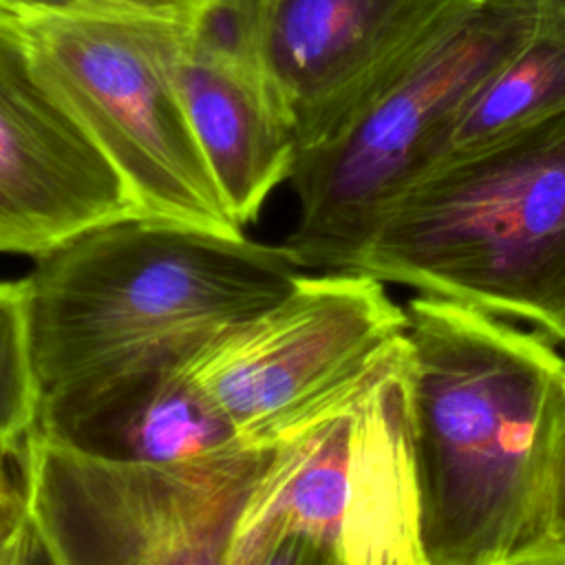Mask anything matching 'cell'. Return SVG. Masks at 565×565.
I'll return each instance as SVG.
<instances>
[{
	"label": "cell",
	"instance_id": "obj_3",
	"mask_svg": "<svg viewBox=\"0 0 565 565\" xmlns=\"http://www.w3.org/2000/svg\"><path fill=\"white\" fill-rule=\"evenodd\" d=\"M349 271L552 333L565 318V110L441 161Z\"/></svg>",
	"mask_w": 565,
	"mask_h": 565
},
{
	"label": "cell",
	"instance_id": "obj_15",
	"mask_svg": "<svg viewBox=\"0 0 565 565\" xmlns=\"http://www.w3.org/2000/svg\"><path fill=\"white\" fill-rule=\"evenodd\" d=\"M227 565H338L327 547L294 532H260L232 539Z\"/></svg>",
	"mask_w": 565,
	"mask_h": 565
},
{
	"label": "cell",
	"instance_id": "obj_6",
	"mask_svg": "<svg viewBox=\"0 0 565 565\" xmlns=\"http://www.w3.org/2000/svg\"><path fill=\"white\" fill-rule=\"evenodd\" d=\"M260 532L309 536L338 565H430L404 333L344 399L274 448L232 539Z\"/></svg>",
	"mask_w": 565,
	"mask_h": 565
},
{
	"label": "cell",
	"instance_id": "obj_11",
	"mask_svg": "<svg viewBox=\"0 0 565 565\" xmlns=\"http://www.w3.org/2000/svg\"><path fill=\"white\" fill-rule=\"evenodd\" d=\"M174 68L199 148L245 230L287 183L298 152L291 117L254 40L252 0H212L185 15Z\"/></svg>",
	"mask_w": 565,
	"mask_h": 565
},
{
	"label": "cell",
	"instance_id": "obj_14",
	"mask_svg": "<svg viewBox=\"0 0 565 565\" xmlns=\"http://www.w3.org/2000/svg\"><path fill=\"white\" fill-rule=\"evenodd\" d=\"M40 422L24 278H0V450L15 463Z\"/></svg>",
	"mask_w": 565,
	"mask_h": 565
},
{
	"label": "cell",
	"instance_id": "obj_18",
	"mask_svg": "<svg viewBox=\"0 0 565 565\" xmlns=\"http://www.w3.org/2000/svg\"><path fill=\"white\" fill-rule=\"evenodd\" d=\"M75 9H115V7H106L97 0H0V13L13 15L22 22L38 15H46V13L75 11Z\"/></svg>",
	"mask_w": 565,
	"mask_h": 565
},
{
	"label": "cell",
	"instance_id": "obj_20",
	"mask_svg": "<svg viewBox=\"0 0 565 565\" xmlns=\"http://www.w3.org/2000/svg\"><path fill=\"white\" fill-rule=\"evenodd\" d=\"M0 565H49L31 521L4 550H0Z\"/></svg>",
	"mask_w": 565,
	"mask_h": 565
},
{
	"label": "cell",
	"instance_id": "obj_23",
	"mask_svg": "<svg viewBox=\"0 0 565 565\" xmlns=\"http://www.w3.org/2000/svg\"><path fill=\"white\" fill-rule=\"evenodd\" d=\"M0 466H13V461L2 450H0Z\"/></svg>",
	"mask_w": 565,
	"mask_h": 565
},
{
	"label": "cell",
	"instance_id": "obj_8",
	"mask_svg": "<svg viewBox=\"0 0 565 565\" xmlns=\"http://www.w3.org/2000/svg\"><path fill=\"white\" fill-rule=\"evenodd\" d=\"M404 305L351 271H300L285 296L183 369L245 448L269 450L344 399L402 338Z\"/></svg>",
	"mask_w": 565,
	"mask_h": 565
},
{
	"label": "cell",
	"instance_id": "obj_22",
	"mask_svg": "<svg viewBox=\"0 0 565 565\" xmlns=\"http://www.w3.org/2000/svg\"><path fill=\"white\" fill-rule=\"evenodd\" d=\"M550 335H552L561 347H565V318L556 322V327L552 329V333H550Z\"/></svg>",
	"mask_w": 565,
	"mask_h": 565
},
{
	"label": "cell",
	"instance_id": "obj_16",
	"mask_svg": "<svg viewBox=\"0 0 565 565\" xmlns=\"http://www.w3.org/2000/svg\"><path fill=\"white\" fill-rule=\"evenodd\" d=\"M29 525L26 499L15 466H0V550Z\"/></svg>",
	"mask_w": 565,
	"mask_h": 565
},
{
	"label": "cell",
	"instance_id": "obj_10",
	"mask_svg": "<svg viewBox=\"0 0 565 565\" xmlns=\"http://www.w3.org/2000/svg\"><path fill=\"white\" fill-rule=\"evenodd\" d=\"M128 216L141 214L42 73L22 20L0 13V256L35 260Z\"/></svg>",
	"mask_w": 565,
	"mask_h": 565
},
{
	"label": "cell",
	"instance_id": "obj_9",
	"mask_svg": "<svg viewBox=\"0 0 565 565\" xmlns=\"http://www.w3.org/2000/svg\"><path fill=\"white\" fill-rule=\"evenodd\" d=\"M468 0H252L260 60L298 152L382 93Z\"/></svg>",
	"mask_w": 565,
	"mask_h": 565
},
{
	"label": "cell",
	"instance_id": "obj_17",
	"mask_svg": "<svg viewBox=\"0 0 565 565\" xmlns=\"http://www.w3.org/2000/svg\"><path fill=\"white\" fill-rule=\"evenodd\" d=\"M545 543L565 545V430L561 435L547 490L545 512ZM543 543V545H545Z\"/></svg>",
	"mask_w": 565,
	"mask_h": 565
},
{
	"label": "cell",
	"instance_id": "obj_1",
	"mask_svg": "<svg viewBox=\"0 0 565 565\" xmlns=\"http://www.w3.org/2000/svg\"><path fill=\"white\" fill-rule=\"evenodd\" d=\"M411 428L430 565H505L545 543L565 353L536 327L415 294Z\"/></svg>",
	"mask_w": 565,
	"mask_h": 565
},
{
	"label": "cell",
	"instance_id": "obj_13",
	"mask_svg": "<svg viewBox=\"0 0 565 565\" xmlns=\"http://www.w3.org/2000/svg\"><path fill=\"white\" fill-rule=\"evenodd\" d=\"M563 110L565 0H550L534 35L466 106L446 141L441 161Z\"/></svg>",
	"mask_w": 565,
	"mask_h": 565
},
{
	"label": "cell",
	"instance_id": "obj_12",
	"mask_svg": "<svg viewBox=\"0 0 565 565\" xmlns=\"http://www.w3.org/2000/svg\"><path fill=\"white\" fill-rule=\"evenodd\" d=\"M38 426L88 455L124 463H179L245 448L183 366L117 382Z\"/></svg>",
	"mask_w": 565,
	"mask_h": 565
},
{
	"label": "cell",
	"instance_id": "obj_2",
	"mask_svg": "<svg viewBox=\"0 0 565 565\" xmlns=\"http://www.w3.org/2000/svg\"><path fill=\"white\" fill-rule=\"evenodd\" d=\"M298 274L280 245L150 216L77 234L22 276L40 419L128 377L188 364L285 296Z\"/></svg>",
	"mask_w": 565,
	"mask_h": 565
},
{
	"label": "cell",
	"instance_id": "obj_7",
	"mask_svg": "<svg viewBox=\"0 0 565 565\" xmlns=\"http://www.w3.org/2000/svg\"><path fill=\"white\" fill-rule=\"evenodd\" d=\"M271 452L124 463L38 426L15 468L49 565H227L236 521Z\"/></svg>",
	"mask_w": 565,
	"mask_h": 565
},
{
	"label": "cell",
	"instance_id": "obj_19",
	"mask_svg": "<svg viewBox=\"0 0 565 565\" xmlns=\"http://www.w3.org/2000/svg\"><path fill=\"white\" fill-rule=\"evenodd\" d=\"M106 7L152 13V15H190L212 0H97Z\"/></svg>",
	"mask_w": 565,
	"mask_h": 565
},
{
	"label": "cell",
	"instance_id": "obj_5",
	"mask_svg": "<svg viewBox=\"0 0 565 565\" xmlns=\"http://www.w3.org/2000/svg\"><path fill=\"white\" fill-rule=\"evenodd\" d=\"M183 18L75 9L22 24L42 73L141 216L243 236L179 93L174 64Z\"/></svg>",
	"mask_w": 565,
	"mask_h": 565
},
{
	"label": "cell",
	"instance_id": "obj_21",
	"mask_svg": "<svg viewBox=\"0 0 565 565\" xmlns=\"http://www.w3.org/2000/svg\"><path fill=\"white\" fill-rule=\"evenodd\" d=\"M505 565H565V545H552L545 543L541 547H534L519 558L505 563Z\"/></svg>",
	"mask_w": 565,
	"mask_h": 565
},
{
	"label": "cell",
	"instance_id": "obj_4",
	"mask_svg": "<svg viewBox=\"0 0 565 565\" xmlns=\"http://www.w3.org/2000/svg\"><path fill=\"white\" fill-rule=\"evenodd\" d=\"M550 0H468L349 124L296 154L298 216L280 249L298 271H349L393 205L444 157L472 97L541 24Z\"/></svg>",
	"mask_w": 565,
	"mask_h": 565
}]
</instances>
